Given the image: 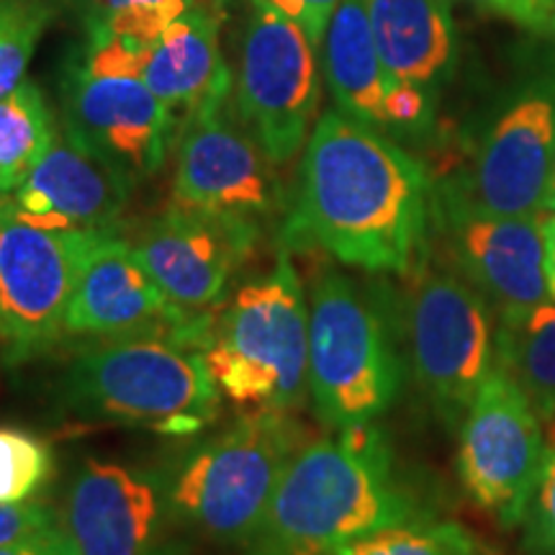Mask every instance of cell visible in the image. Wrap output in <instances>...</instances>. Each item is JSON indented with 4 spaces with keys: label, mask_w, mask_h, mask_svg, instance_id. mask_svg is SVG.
<instances>
[{
    "label": "cell",
    "mask_w": 555,
    "mask_h": 555,
    "mask_svg": "<svg viewBox=\"0 0 555 555\" xmlns=\"http://www.w3.org/2000/svg\"><path fill=\"white\" fill-rule=\"evenodd\" d=\"M429 178L384 131L327 111L304 144L283 237L365 273L409 275L427 260Z\"/></svg>",
    "instance_id": "obj_1"
},
{
    "label": "cell",
    "mask_w": 555,
    "mask_h": 555,
    "mask_svg": "<svg viewBox=\"0 0 555 555\" xmlns=\"http://www.w3.org/2000/svg\"><path fill=\"white\" fill-rule=\"evenodd\" d=\"M422 519H433V509L397 476L391 448L373 422L298 450L247 555H332L352 540Z\"/></svg>",
    "instance_id": "obj_2"
},
{
    "label": "cell",
    "mask_w": 555,
    "mask_h": 555,
    "mask_svg": "<svg viewBox=\"0 0 555 555\" xmlns=\"http://www.w3.org/2000/svg\"><path fill=\"white\" fill-rule=\"evenodd\" d=\"M57 397L75 422L165 437L206 433L224 399L204 350L159 335L86 345L62 371Z\"/></svg>",
    "instance_id": "obj_3"
},
{
    "label": "cell",
    "mask_w": 555,
    "mask_h": 555,
    "mask_svg": "<svg viewBox=\"0 0 555 555\" xmlns=\"http://www.w3.org/2000/svg\"><path fill=\"white\" fill-rule=\"evenodd\" d=\"M204 356L221 397L245 414H294L307 401L309 294L288 249L217 311Z\"/></svg>",
    "instance_id": "obj_4"
},
{
    "label": "cell",
    "mask_w": 555,
    "mask_h": 555,
    "mask_svg": "<svg viewBox=\"0 0 555 555\" xmlns=\"http://www.w3.org/2000/svg\"><path fill=\"white\" fill-rule=\"evenodd\" d=\"M404 358L397 317L350 275L327 270L309 294V399L324 427L373 425L397 404Z\"/></svg>",
    "instance_id": "obj_5"
},
{
    "label": "cell",
    "mask_w": 555,
    "mask_h": 555,
    "mask_svg": "<svg viewBox=\"0 0 555 555\" xmlns=\"http://www.w3.org/2000/svg\"><path fill=\"white\" fill-rule=\"evenodd\" d=\"M307 429L291 412L245 414L168 466L180 525L224 547H247Z\"/></svg>",
    "instance_id": "obj_6"
},
{
    "label": "cell",
    "mask_w": 555,
    "mask_h": 555,
    "mask_svg": "<svg viewBox=\"0 0 555 555\" xmlns=\"http://www.w3.org/2000/svg\"><path fill=\"white\" fill-rule=\"evenodd\" d=\"M397 317L404 363L429 409L461 427L496 367V314L453 268H414Z\"/></svg>",
    "instance_id": "obj_7"
},
{
    "label": "cell",
    "mask_w": 555,
    "mask_h": 555,
    "mask_svg": "<svg viewBox=\"0 0 555 555\" xmlns=\"http://www.w3.org/2000/svg\"><path fill=\"white\" fill-rule=\"evenodd\" d=\"M139 54L121 41L88 39L62 82L65 137L131 185L163 170L178 121L139 75Z\"/></svg>",
    "instance_id": "obj_8"
},
{
    "label": "cell",
    "mask_w": 555,
    "mask_h": 555,
    "mask_svg": "<svg viewBox=\"0 0 555 555\" xmlns=\"http://www.w3.org/2000/svg\"><path fill=\"white\" fill-rule=\"evenodd\" d=\"M555 178V78L525 88L486 129L468 165L442 185L437 214L545 211Z\"/></svg>",
    "instance_id": "obj_9"
},
{
    "label": "cell",
    "mask_w": 555,
    "mask_h": 555,
    "mask_svg": "<svg viewBox=\"0 0 555 555\" xmlns=\"http://www.w3.org/2000/svg\"><path fill=\"white\" fill-rule=\"evenodd\" d=\"M319 90L317 47L309 34L268 0H253L242 34L237 114L275 168L307 144Z\"/></svg>",
    "instance_id": "obj_10"
},
{
    "label": "cell",
    "mask_w": 555,
    "mask_h": 555,
    "mask_svg": "<svg viewBox=\"0 0 555 555\" xmlns=\"http://www.w3.org/2000/svg\"><path fill=\"white\" fill-rule=\"evenodd\" d=\"M457 433V476L499 527H522L545 466L543 420L509 376L494 367Z\"/></svg>",
    "instance_id": "obj_11"
},
{
    "label": "cell",
    "mask_w": 555,
    "mask_h": 555,
    "mask_svg": "<svg viewBox=\"0 0 555 555\" xmlns=\"http://www.w3.org/2000/svg\"><path fill=\"white\" fill-rule=\"evenodd\" d=\"M57 515L80 555H193L170 502L168 466L86 461Z\"/></svg>",
    "instance_id": "obj_12"
},
{
    "label": "cell",
    "mask_w": 555,
    "mask_h": 555,
    "mask_svg": "<svg viewBox=\"0 0 555 555\" xmlns=\"http://www.w3.org/2000/svg\"><path fill=\"white\" fill-rule=\"evenodd\" d=\"M108 232L26 224L0 204V309L13 363L65 339V317L88 253Z\"/></svg>",
    "instance_id": "obj_13"
},
{
    "label": "cell",
    "mask_w": 555,
    "mask_h": 555,
    "mask_svg": "<svg viewBox=\"0 0 555 555\" xmlns=\"http://www.w3.org/2000/svg\"><path fill=\"white\" fill-rule=\"evenodd\" d=\"M281 201L275 165L245 124L232 119L227 101L185 119L170 206L262 229Z\"/></svg>",
    "instance_id": "obj_14"
},
{
    "label": "cell",
    "mask_w": 555,
    "mask_h": 555,
    "mask_svg": "<svg viewBox=\"0 0 555 555\" xmlns=\"http://www.w3.org/2000/svg\"><path fill=\"white\" fill-rule=\"evenodd\" d=\"M214 317H193L176 307L139 262L134 245L108 232L101 234L80 270L65 317V337L103 343L159 335L204 350Z\"/></svg>",
    "instance_id": "obj_15"
},
{
    "label": "cell",
    "mask_w": 555,
    "mask_h": 555,
    "mask_svg": "<svg viewBox=\"0 0 555 555\" xmlns=\"http://www.w3.org/2000/svg\"><path fill=\"white\" fill-rule=\"evenodd\" d=\"M262 229L170 206L134 242L157 288L193 317L217 314L234 275L258 247Z\"/></svg>",
    "instance_id": "obj_16"
},
{
    "label": "cell",
    "mask_w": 555,
    "mask_h": 555,
    "mask_svg": "<svg viewBox=\"0 0 555 555\" xmlns=\"http://www.w3.org/2000/svg\"><path fill=\"white\" fill-rule=\"evenodd\" d=\"M450 268L486 298L496 319L547 301L545 211L525 217L440 214Z\"/></svg>",
    "instance_id": "obj_17"
},
{
    "label": "cell",
    "mask_w": 555,
    "mask_h": 555,
    "mask_svg": "<svg viewBox=\"0 0 555 555\" xmlns=\"http://www.w3.org/2000/svg\"><path fill=\"white\" fill-rule=\"evenodd\" d=\"M131 189L121 172L90 155L73 139L57 137L29 178L0 198L26 224L60 232H116Z\"/></svg>",
    "instance_id": "obj_18"
},
{
    "label": "cell",
    "mask_w": 555,
    "mask_h": 555,
    "mask_svg": "<svg viewBox=\"0 0 555 555\" xmlns=\"http://www.w3.org/2000/svg\"><path fill=\"white\" fill-rule=\"evenodd\" d=\"M139 75L172 114L191 119L229 99L232 73L219 50V26L191 9L139 54Z\"/></svg>",
    "instance_id": "obj_19"
},
{
    "label": "cell",
    "mask_w": 555,
    "mask_h": 555,
    "mask_svg": "<svg viewBox=\"0 0 555 555\" xmlns=\"http://www.w3.org/2000/svg\"><path fill=\"white\" fill-rule=\"evenodd\" d=\"M380 62L393 82L433 95L455 60V29L442 0H363Z\"/></svg>",
    "instance_id": "obj_20"
},
{
    "label": "cell",
    "mask_w": 555,
    "mask_h": 555,
    "mask_svg": "<svg viewBox=\"0 0 555 555\" xmlns=\"http://www.w3.org/2000/svg\"><path fill=\"white\" fill-rule=\"evenodd\" d=\"M322 69L337 111L388 131V95L397 82L380 62L363 0H339L322 39Z\"/></svg>",
    "instance_id": "obj_21"
},
{
    "label": "cell",
    "mask_w": 555,
    "mask_h": 555,
    "mask_svg": "<svg viewBox=\"0 0 555 555\" xmlns=\"http://www.w3.org/2000/svg\"><path fill=\"white\" fill-rule=\"evenodd\" d=\"M496 367L522 388L543 422H555V304L496 319Z\"/></svg>",
    "instance_id": "obj_22"
},
{
    "label": "cell",
    "mask_w": 555,
    "mask_h": 555,
    "mask_svg": "<svg viewBox=\"0 0 555 555\" xmlns=\"http://www.w3.org/2000/svg\"><path fill=\"white\" fill-rule=\"evenodd\" d=\"M57 139L50 106L34 82H21L0 101V198L29 178Z\"/></svg>",
    "instance_id": "obj_23"
},
{
    "label": "cell",
    "mask_w": 555,
    "mask_h": 555,
    "mask_svg": "<svg viewBox=\"0 0 555 555\" xmlns=\"http://www.w3.org/2000/svg\"><path fill=\"white\" fill-rule=\"evenodd\" d=\"M193 0H75L88 39H114L144 52Z\"/></svg>",
    "instance_id": "obj_24"
},
{
    "label": "cell",
    "mask_w": 555,
    "mask_h": 555,
    "mask_svg": "<svg viewBox=\"0 0 555 555\" xmlns=\"http://www.w3.org/2000/svg\"><path fill=\"white\" fill-rule=\"evenodd\" d=\"M332 555H491L483 540L453 519H422L386 527L337 547Z\"/></svg>",
    "instance_id": "obj_25"
},
{
    "label": "cell",
    "mask_w": 555,
    "mask_h": 555,
    "mask_svg": "<svg viewBox=\"0 0 555 555\" xmlns=\"http://www.w3.org/2000/svg\"><path fill=\"white\" fill-rule=\"evenodd\" d=\"M54 13L52 0H0V101L24 82Z\"/></svg>",
    "instance_id": "obj_26"
},
{
    "label": "cell",
    "mask_w": 555,
    "mask_h": 555,
    "mask_svg": "<svg viewBox=\"0 0 555 555\" xmlns=\"http://www.w3.org/2000/svg\"><path fill=\"white\" fill-rule=\"evenodd\" d=\"M54 453L44 437L0 427V504H26L50 483Z\"/></svg>",
    "instance_id": "obj_27"
},
{
    "label": "cell",
    "mask_w": 555,
    "mask_h": 555,
    "mask_svg": "<svg viewBox=\"0 0 555 555\" xmlns=\"http://www.w3.org/2000/svg\"><path fill=\"white\" fill-rule=\"evenodd\" d=\"M525 540L532 551L555 555V448H547L543 474L525 519Z\"/></svg>",
    "instance_id": "obj_28"
},
{
    "label": "cell",
    "mask_w": 555,
    "mask_h": 555,
    "mask_svg": "<svg viewBox=\"0 0 555 555\" xmlns=\"http://www.w3.org/2000/svg\"><path fill=\"white\" fill-rule=\"evenodd\" d=\"M57 522V512L41 502L0 504V545L16 543V540L47 530Z\"/></svg>",
    "instance_id": "obj_29"
},
{
    "label": "cell",
    "mask_w": 555,
    "mask_h": 555,
    "mask_svg": "<svg viewBox=\"0 0 555 555\" xmlns=\"http://www.w3.org/2000/svg\"><path fill=\"white\" fill-rule=\"evenodd\" d=\"M273 9L286 13L291 21H296L314 47H322L324 31H327L332 13L337 11L339 0H268Z\"/></svg>",
    "instance_id": "obj_30"
},
{
    "label": "cell",
    "mask_w": 555,
    "mask_h": 555,
    "mask_svg": "<svg viewBox=\"0 0 555 555\" xmlns=\"http://www.w3.org/2000/svg\"><path fill=\"white\" fill-rule=\"evenodd\" d=\"M0 555H80V551L62 522H57L47 530L34 532V535L21 538L16 543L0 545Z\"/></svg>",
    "instance_id": "obj_31"
},
{
    "label": "cell",
    "mask_w": 555,
    "mask_h": 555,
    "mask_svg": "<svg viewBox=\"0 0 555 555\" xmlns=\"http://www.w3.org/2000/svg\"><path fill=\"white\" fill-rule=\"evenodd\" d=\"M474 3L535 31H543L551 26L555 11L553 5L543 3V0H474Z\"/></svg>",
    "instance_id": "obj_32"
},
{
    "label": "cell",
    "mask_w": 555,
    "mask_h": 555,
    "mask_svg": "<svg viewBox=\"0 0 555 555\" xmlns=\"http://www.w3.org/2000/svg\"><path fill=\"white\" fill-rule=\"evenodd\" d=\"M545 286L547 301L555 304V211H545Z\"/></svg>",
    "instance_id": "obj_33"
},
{
    "label": "cell",
    "mask_w": 555,
    "mask_h": 555,
    "mask_svg": "<svg viewBox=\"0 0 555 555\" xmlns=\"http://www.w3.org/2000/svg\"><path fill=\"white\" fill-rule=\"evenodd\" d=\"M545 211H555V178H553L551 193H547V201H545Z\"/></svg>",
    "instance_id": "obj_34"
},
{
    "label": "cell",
    "mask_w": 555,
    "mask_h": 555,
    "mask_svg": "<svg viewBox=\"0 0 555 555\" xmlns=\"http://www.w3.org/2000/svg\"><path fill=\"white\" fill-rule=\"evenodd\" d=\"M5 339V317H3V309H0V343Z\"/></svg>",
    "instance_id": "obj_35"
},
{
    "label": "cell",
    "mask_w": 555,
    "mask_h": 555,
    "mask_svg": "<svg viewBox=\"0 0 555 555\" xmlns=\"http://www.w3.org/2000/svg\"><path fill=\"white\" fill-rule=\"evenodd\" d=\"M543 3H547V5H553V9H555V0H543Z\"/></svg>",
    "instance_id": "obj_36"
},
{
    "label": "cell",
    "mask_w": 555,
    "mask_h": 555,
    "mask_svg": "<svg viewBox=\"0 0 555 555\" xmlns=\"http://www.w3.org/2000/svg\"><path fill=\"white\" fill-rule=\"evenodd\" d=\"M551 26L555 29V11H553V21H551Z\"/></svg>",
    "instance_id": "obj_37"
}]
</instances>
